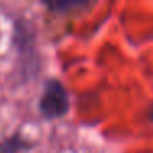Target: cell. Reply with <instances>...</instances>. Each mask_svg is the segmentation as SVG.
Masks as SVG:
<instances>
[{"label": "cell", "instance_id": "cell-1", "mask_svg": "<svg viewBox=\"0 0 153 153\" xmlns=\"http://www.w3.org/2000/svg\"><path fill=\"white\" fill-rule=\"evenodd\" d=\"M41 115L48 120L59 119L69 110V96L66 87L56 77H50L43 84V94L38 102Z\"/></svg>", "mask_w": 153, "mask_h": 153}, {"label": "cell", "instance_id": "cell-2", "mask_svg": "<svg viewBox=\"0 0 153 153\" xmlns=\"http://www.w3.org/2000/svg\"><path fill=\"white\" fill-rule=\"evenodd\" d=\"M33 142L25 138L22 133H13L0 140V153H23L33 148Z\"/></svg>", "mask_w": 153, "mask_h": 153}, {"label": "cell", "instance_id": "cell-3", "mask_svg": "<svg viewBox=\"0 0 153 153\" xmlns=\"http://www.w3.org/2000/svg\"><path fill=\"white\" fill-rule=\"evenodd\" d=\"M87 2L82 0H54V2H45V7L53 13H68L71 10L87 7Z\"/></svg>", "mask_w": 153, "mask_h": 153}, {"label": "cell", "instance_id": "cell-4", "mask_svg": "<svg viewBox=\"0 0 153 153\" xmlns=\"http://www.w3.org/2000/svg\"><path fill=\"white\" fill-rule=\"evenodd\" d=\"M150 119H152V122H153V107H152V110H150Z\"/></svg>", "mask_w": 153, "mask_h": 153}]
</instances>
